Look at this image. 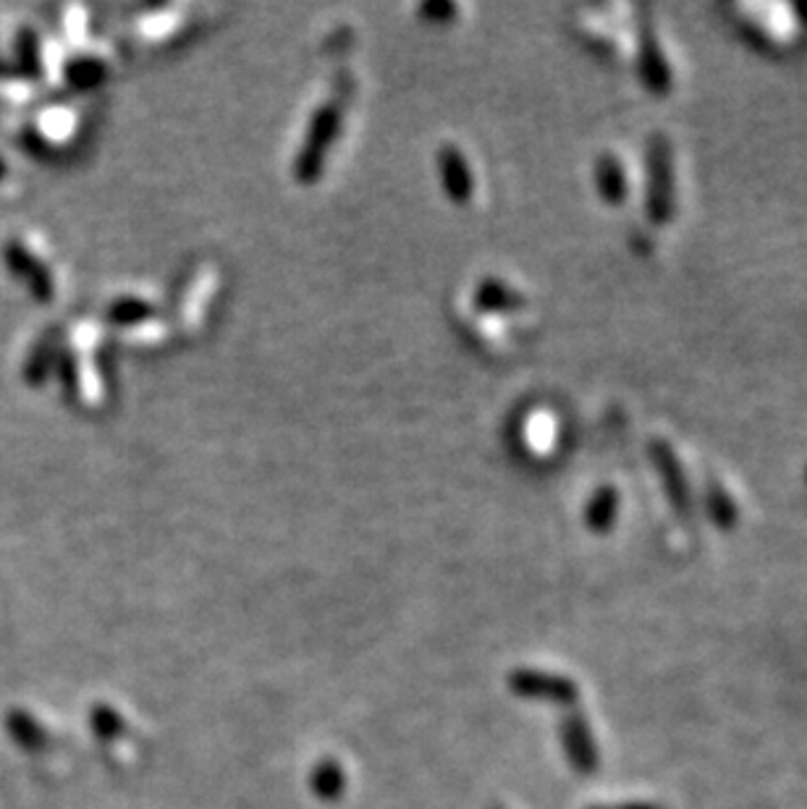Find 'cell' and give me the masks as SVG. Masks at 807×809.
I'll return each instance as SVG.
<instances>
[{
	"mask_svg": "<svg viewBox=\"0 0 807 809\" xmlns=\"http://www.w3.org/2000/svg\"><path fill=\"white\" fill-rule=\"evenodd\" d=\"M19 63H22L26 77L39 74V43L32 30H24L22 37H19Z\"/></svg>",
	"mask_w": 807,
	"mask_h": 809,
	"instance_id": "4",
	"label": "cell"
},
{
	"mask_svg": "<svg viewBox=\"0 0 807 809\" xmlns=\"http://www.w3.org/2000/svg\"><path fill=\"white\" fill-rule=\"evenodd\" d=\"M52 356H56V338H43V341L37 343V349L32 351V356L26 360L24 367V380L30 383V386H39V383L45 380V375H48L52 364Z\"/></svg>",
	"mask_w": 807,
	"mask_h": 809,
	"instance_id": "3",
	"label": "cell"
},
{
	"mask_svg": "<svg viewBox=\"0 0 807 809\" xmlns=\"http://www.w3.org/2000/svg\"><path fill=\"white\" fill-rule=\"evenodd\" d=\"M3 260L11 268V273H16L19 278H24L30 283L32 294H35L37 302H50L52 300V281L48 268L43 262L35 260L30 255V249L19 242H9L3 249Z\"/></svg>",
	"mask_w": 807,
	"mask_h": 809,
	"instance_id": "1",
	"label": "cell"
},
{
	"mask_svg": "<svg viewBox=\"0 0 807 809\" xmlns=\"http://www.w3.org/2000/svg\"><path fill=\"white\" fill-rule=\"evenodd\" d=\"M97 77H101V69L92 66V61H77L69 66V79L79 87H90V82H95Z\"/></svg>",
	"mask_w": 807,
	"mask_h": 809,
	"instance_id": "5",
	"label": "cell"
},
{
	"mask_svg": "<svg viewBox=\"0 0 807 809\" xmlns=\"http://www.w3.org/2000/svg\"><path fill=\"white\" fill-rule=\"evenodd\" d=\"M443 163V176H446V187L452 191L456 200H467L469 191H472V181H469L467 163L456 155L454 150H446L441 157Z\"/></svg>",
	"mask_w": 807,
	"mask_h": 809,
	"instance_id": "2",
	"label": "cell"
},
{
	"mask_svg": "<svg viewBox=\"0 0 807 809\" xmlns=\"http://www.w3.org/2000/svg\"><path fill=\"white\" fill-rule=\"evenodd\" d=\"M3 176H5V163L0 161V178H3Z\"/></svg>",
	"mask_w": 807,
	"mask_h": 809,
	"instance_id": "6",
	"label": "cell"
}]
</instances>
